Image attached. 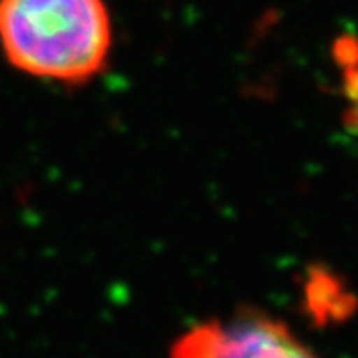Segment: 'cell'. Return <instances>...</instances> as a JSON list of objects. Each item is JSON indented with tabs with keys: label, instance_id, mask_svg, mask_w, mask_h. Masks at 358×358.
<instances>
[{
	"label": "cell",
	"instance_id": "6da1fadb",
	"mask_svg": "<svg viewBox=\"0 0 358 358\" xmlns=\"http://www.w3.org/2000/svg\"><path fill=\"white\" fill-rule=\"evenodd\" d=\"M112 46L103 0H0V50L26 76L80 86L102 74Z\"/></svg>",
	"mask_w": 358,
	"mask_h": 358
},
{
	"label": "cell",
	"instance_id": "7a4b0ae2",
	"mask_svg": "<svg viewBox=\"0 0 358 358\" xmlns=\"http://www.w3.org/2000/svg\"><path fill=\"white\" fill-rule=\"evenodd\" d=\"M169 358H319L293 329L247 308L229 319L197 322L176 338Z\"/></svg>",
	"mask_w": 358,
	"mask_h": 358
},
{
	"label": "cell",
	"instance_id": "3957f363",
	"mask_svg": "<svg viewBox=\"0 0 358 358\" xmlns=\"http://www.w3.org/2000/svg\"><path fill=\"white\" fill-rule=\"evenodd\" d=\"M303 294L307 310L319 324L345 319L357 305L355 296L338 281V277L320 267L310 268L307 273Z\"/></svg>",
	"mask_w": 358,
	"mask_h": 358
},
{
	"label": "cell",
	"instance_id": "277c9868",
	"mask_svg": "<svg viewBox=\"0 0 358 358\" xmlns=\"http://www.w3.org/2000/svg\"><path fill=\"white\" fill-rule=\"evenodd\" d=\"M334 60L341 68V82L346 102V120L358 134V38L343 36L334 44Z\"/></svg>",
	"mask_w": 358,
	"mask_h": 358
}]
</instances>
